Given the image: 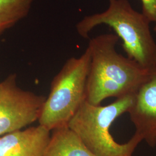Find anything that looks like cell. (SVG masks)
Returning <instances> with one entry per match:
<instances>
[{
    "label": "cell",
    "instance_id": "cell-1",
    "mask_svg": "<svg viewBox=\"0 0 156 156\" xmlns=\"http://www.w3.org/2000/svg\"><path fill=\"white\" fill-rule=\"evenodd\" d=\"M119 40L113 34H101L90 40L86 101L91 105H100L108 98L135 95L151 76L152 71L117 52Z\"/></svg>",
    "mask_w": 156,
    "mask_h": 156
},
{
    "label": "cell",
    "instance_id": "cell-2",
    "mask_svg": "<svg viewBox=\"0 0 156 156\" xmlns=\"http://www.w3.org/2000/svg\"><path fill=\"white\" fill-rule=\"evenodd\" d=\"M103 12L83 18L76 26L82 38H88L95 27L106 24L122 41L123 50L129 58L146 69H156V43L150 30V22L142 13L135 11L128 0H109Z\"/></svg>",
    "mask_w": 156,
    "mask_h": 156
},
{
    "label": "cell",
    "instance_id": "cell-3",
    "mask_svg": "<svg viewBox=\"0 0 156 156\" xmlns=\"http://www.w3.org/2000/svg\"><path fill=\"white\" fill-rule=\"evenodd\" d=\"M134 95L117 98L105 106L91 105L85 100L67 126L97 156H133L142 137L135 133L127 142L119 144L110 128L118 117L128 112Z\"/></svg>",
    "mask_w": 156,
    "mask_h": 156
},
{
    "label": "cell",
    "instance_id": "cell-4",
    "mask_svg": "<svg viewBox=\"0 0 156 156\" xmlns=\"http://www.w3.org/2000/svg\"><path fill=\"white\" fill-rule=\"evenodd\" d=\"M90 62L88 48L79 57L67 60L52 80L38 123L50 131L68 125L86 100L87 78Z\"/></svg>",
    "mask_w": 156,
    "mask_h": 156
},
{
    "label": "cell",
    "instance_id": "cell-5",
    "mask_svg": "<svg viewBox=\"0 0 156 156\" xmlns=\"http://www.w3.org/2000/svg\"><path fill=\"white\" fill-rule=\"evenodd\" d=\"M46 98L21 89L16 74L0 82V136L38 121Z\"/></svg>",
    "mask_w": 156,
    "mask_h": 156
},
{
    "label": "cell",
    "instance_id": "cell-6",
    "mask_svg": "<svg viewBox=\"0 0 156 156\" xmlns=\"http://www.w3.org/2000/svg\"><path fill=\"white\" fill-rule=\"evenodd\" d=\"M127 113L135 126V133L151 147L156 146V69L134 95Z\"/></svg>",
    "mask_w": 156,
    "mask_h": 156
},
{
    "label": "cell",
    "instance_id": "cell-7",
    "mask_svg": "<svg viewBox=\"0 0 156 156\" xmlns=\"http://www.w3.org/2000/svg\"><path fill=\"white\" fill-rule=\"evenodd\" d=\"M50 136L39 124L5 134L0 138V156H44Z\"/></svg>",
    "mask_w": 156,
    "mask_h": 156
},
{
    "label": "cell",
    "instance_id": "cell-8",
    "mask_svg": "<svg viewBox=\"0 0 156 156\" xmlns=\"http://www.w3.org/2000/svg\"><path fill=\"white\" fill-rule=\"evenodd\" d=\"M44 156H97L68 126L52 130Z\"/></svg>",
    "mask_w": 156,
    "mask_h": 156
},
{
    "label": "cell",
    "instance_id": "cell-9",
    "mask_svg": "<svg viewBox=\"0 0 156 156\" xmlns=\"http://www.w3.org/2000/svg\"><path fill=\"white\" fill-rule=\"evenodd\" d=\"M35 0H0V37L28 16Z\"/></svg>",
    "mask_w": 156,
    "mask_h": 156
},
{
    "label": "cell",
    "instance_id": "cell-10",
    "mask_svg": "<svg viewBox=\"0 0 156 156\" xmlns=\"http://www.w3.org/2000/svg\"><path fill=\"white\" fill-rule=\"evenodd\" d=\"M142 13L150 22H156V0H140Z\"/></svg>",
    "mask_w": 156,
    "mask_h": 156
},
{
    "label": "cell",
    "instance_id": "cell-11",
    "mask_svg": "<svg viewBox=\"0 0 156 156\" xmlns=\"http://www.w3.org/2000/svg\"><path fill=\"white\" fill-rule=\"evenodd\" d=\"M156 23V24H155V26H154V31L156 32V22L155 23Z\"/></svg>",
    "mask_w": 156,
    "mask_h": 156
},
{
    "label": "cell",
    "instance_id": "cell-12",
    "mask_svg": "<svg viewBox=\"0 0 156 156\" xmlns=\"http://www.w3.org/2000/svg\"></svg>",
    "mask_w": 156,
    "mask_h": 156
}]
</instances>
